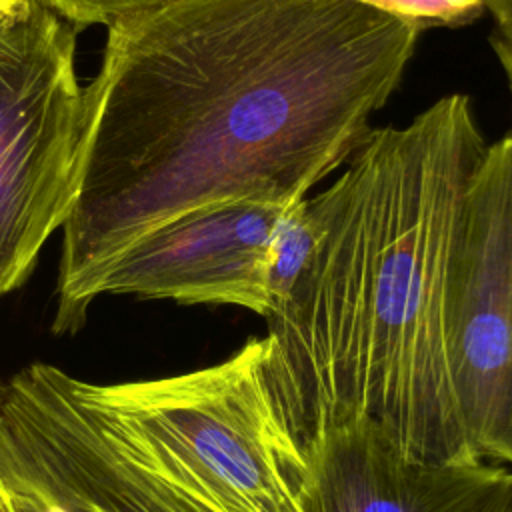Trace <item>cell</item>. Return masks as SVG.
<instances>
[{
	"mask_svg": "<svg viewBox=\"0 0 512 512\" xmlns=\"http://www.w3.org/2000/svg\"><path fill=\"white\" fill-rule=\"evenodd\" d=\"M416 26H464L484 12V0H354Z\"/></svg>",
	"mask_w": 512,
	"mask_h": 512,
	"instance_id": "9",
	"label": "cell"
},
{
	"mask_svg": "<svg viewBox=\"0 0 512 512\" xmlns=\"http://www.w3.org/2000/svg\"><path fill=\"white\" fill-rule=\"evenodd\" d=\"M304 452V512H512L506 464L426 460L366 418L320 430Z\"/></svg>",
	"mask_w": 512,
	"mask_h": 512,
	"instance_id": "7",
	"label": "cell"
},
{
	"mask_svg": "<svg viewBox=\"0 0 512 512\" xmlns=\"http://www.w3.org/2000/svg\"><path fill=\"white\" fill-rule=\"evenodd\" d=\"M288 206L228 202L180 214L132 240L80 290L66 332L102 294L230 304L266 316L272 234Z\"/></svg>",
	"mask_w": 512,
	"mask_h": 512,
	"instance_id": "6",
	"label": "cell"
},
{
	"mask_svg": "<svg viewBox=\"0 0 512 512\" xmlns=\"http://www.w3.org/2000/svg\"><path fill=\"white\" fill-rule=\"evenodd\" d=\"M0 392H2V386H0Z\"/></svg>",
	"mask_w": 512,
	"mask_h": 512,
	"instance_id": "12",
	"label": "cell"
},
{
	"mask_svg": "<svg viewBox=\"0 0 512 512\" xmlns=\"http://www.w3.org/2000/svg\"><path fill=\"white\" fill-rule=\"evenodd\" d=\"M264 336L178 376L68 390L102 440L188 512H304L306 452L266 372Z\"/></svg>",
	"mask_w": 512,
	"mask_h": 512,
	"instance_id": "3",
	"label": "cell"
},
{
	"mask_svg": "<svg viewBox=\"0 0 512 512\" xmlns=\"http://www.w3.org/2000/svg\"><path fill=\"white\" fill-rule=\"evenodd\" d=\"M0 512H62L32 486L0 474Z\"/></svg>",
	"mask_w": 512,
	"mask_h": 512,
	"instance_id": "11",
	"label": "cell"
},
{
	"mask_svg": "<svg viewBox=\"0 0 512 512\" xmlns=\"http://www.w3.org/2000/svg\"><path fill=\"white\" fill-rule=\"evenodd\" d=\"M84 90L54 332L132 240L198 208L292 206L346 162L422 28L354 0H156Z\"/></svg>",
	"mask_w": 512,
	"mask_h": 512,
	"instance_id": "1",
	"label": "cell"
},
{
	"mask_svg": "<svg viewBox=\"0 0 512 512\" xmlns=\"http://www.w3.org/2000/svg\"><path fill=\"white\" fill-rule=\"evenodd\" d=\"M318 242V224L308 198L288 206L274 228L268 268V300L272 308L304 270ZM268 314V312H266Z\"/></svg>",
	"mask_w": 512,
	"mask_h": 512,
	"instance_id": "8",
	"label": "cell"
},
{
	"mask_svg": "<svg viewBox=\"0 0 512 512\" xmlns=\"http://www.w3.org/2000/svg\"><path fill=\"white\" fill-rule=\"evenodd\" d=\"M484 10H488L494 22L490 44L512 96V0H484Z\"/></svg>",
	"mask_w": 512,
	"mask_h": 512,
	"instance_id": "10",
	"label": "cell"
},
{
	"mask_svg": "<svg viewBox=\"0 0 512 512\" xmlns=\"http://www.w3.org/2000/svg\"><path fill=\"white\" fill-rule=\"evenodd\" d=\"M448 366L472 450L512 466V132L486 146L468 186Z\"/></svg>",
	"mask_w": 512,
	"mask_h": 512,
	"instance_id": "5",
	"label": "cell"
},
{
	"mask_svg": "<svg viewBox=\"0 0 512 512\" xmlns=\"http://www.w3.org/2000/svg\"><path fill=\"white\" fill-rule=\"evenodd\" d=\"M486 140L466 94L370 128L308 198L318 242L266 320V372L304 448L366 418L426 460L480 458L458 414L448 316L464 206Z\"/></svg>",
	"mask_w": 512,
	"mask_h": 512,
	"instance_id": "2",
	"label": "cell"
},
{
	"mask_svg": "<svg viewBox=\"0 0 512 512\" xmlns=\"http://www.w3.org/2000/svg\"><path fill=\"white\" fill-rule=\"evenodd\" d=\"M76 32L46 0H0V296L24 284L72 206L84 118Z\"/></svg>",
	"mask_w": 512,
	"mask_h": 512,
	"instance_id": "4",
	"label": "cell"
}]
</instances>
